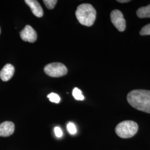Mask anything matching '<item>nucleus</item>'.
<instances>
[{
	"label": "nucleus",
	"instance_id": "a211bd4d",
	"mask_svg": "<svg viewBox=\"0 0 150 150\" xmlns=\"http://www.w3.org/2000/svg\"><path fill=\"white\" fill-rule=\"evenodd\" d=\"M0 33H1V28H0Z\"/></svg>",
	"mask_w": 150,
	"mask_h": 150
},
{
	"label": "nucleus",
	"instance_id": "f03ea898",
	"mask_svg": "<svg viewBox=\"0 0 150 150\" xmlns=\"http://www.w3.org/2000/svg\"><path fill=\"white\" fill-rule=\"evenodd\" d=\"M76 16L81 25L90 27L96 20V11L90 4H83L77 7Z\"/></svg>",
	"mask_w": 150,
	"mask_h": 150
},
{
	"label": "nucleus",
	"instance_id": "9d476101",
	"mask_svg": "<svg viewBox=\"0 0 150 150\" xmlns=\"http://www.w3.org/2000/svg\"><path fill=\"white\" fill-rule=\"evenodd\" d=\"M137 16L141 18H150V4L145 7H140L136 12Z\"/></svg>",
	"mask_w": 150,
	"mask_h": 150
},
{
	"label": "nucleus",
	"instance_id": "4468645a",
	"mask_svg": "<svg viewBox=\"0 0 150 150\" xmlns=\"http://www.w3.org/2000/svg\"><path fill=\"white\" fill-rule=\"evenodd\" d=\"M139 34L142 36L150 35V23L142 27L139 32Z\"/></svg>",
	"mask_w": 150,
	"mask_h": 150
},
{
	"label": "nucleus",
	"instance_id": "7ed1b4c3",
	"mask_svg": "<svg viewBox=\"0 0 150 150\" xmlns=\"http://www.w3.org/2000/svg\"><path fill=\"white\" fill-rule=\"evenodd\" d=\"M139 126L133 121H124L118 123L115 131L119 137L123 139L130 138L134 136L138 131Z\"/></svg>",
	"mask_w": 150,
	"mask_h": 150
},
{
	"label": "nucleus",
	"instance_id": "423d86ee",
	"mask_svg": "<svg viewBox=\"0 0 150 150\" xmlns=\"http://www.w3.org/2000/svg\"><path fill=\"white\" fill-rule=\"evenodd\" d=\"M20 37L24 41L33 43L36 41L38 35L36 31L31 26L26 25L20 32Z\"/></svg>",
	"mask_w": 150,
	"mask_h": 150
},
{
	"label": "nucleus",
	"instance_id": "6e6552de",
	"mask_svg": "<svg viewBox=\"0 0 150 150\" xmlns=\"http://www.w3.org/2000/svg\"><path fill=\"white\" fill-rule=\"evenodd\" d=\"M15 73V67L11 64H6L0 72V78L4 82L10 80Z\"/></svg>",
	"mask_w": 150,
	"mask_h": 150
},
{
	"label": "nucleus",
	"instance_id": "f3484780",
	"mask_svg": "<svg viewBox=\"0 0 150 150\" xmlns=\"http://www.w3.org/2000/svg\"><path fill=\"white\" fill-rule=\"evenodd\" d=\"M118 2H120V3H127V2H129L130 1H129V0H118V1H117Z\"/></svg>",
	"mask_w": 150,
	"mask_h": 150
},
{
	"label": "nucleus",
	"instance_id": "0eeeda50",
	"mask_svg": "<svg viewBox=\"0 0 150 150\" xmlns=\"http://www.w3.org/2000/svg\"><path fill=\"white\" fill-rule=\"evenodd\" d=\"M15 125L10 121H5L0 124V136L8 137L13 134Z\"/></svg>",
	"mask_w": 150,
	"mask_h": 150
},
{
	"label": "nucleus",
	"instance_id": "1a4fd4ad",
	"mask_svg": "<svg viewBox=\"0 0 150 150\" xmlns=\"http://www.w3.org/2000/svg\"><path fill=\"white\" fill-rule=\"evenodd\" d=\"M25 2L30 7L33 14L35 16L38 17H42L43 10L38 1L36 0H25Z\"/></svg>",
	"mask_w": 150,
	"mask_h": 150
},
{
	"label": "nucleus",
	"instance_id": "9b49d317",
	"mask_svg": "<svg viewBox=\"0 0 150 150\" xmlns=\"http://www.w3.org/2000/svg\"><path fill=\"white\" fill-rule=\"evenodd\" d=\"M72 95L75 98V100H79V101H82L84 100L85 97L82 94V91L77 87H75V88L72 91Z\"/></svg>",
	"mask_w": 150,
	"mask_h": 150
},
{
	"label": "nucleus",
	"instance_id": "39448f33",
	"mask_svg": "<svg viewBox=\"0 0 150 150\" xmlns=\"http://www.w3.org/2000/svg\"><path fill=\"white\" fill-rule=\"evenodd\" d=\"M111 21L119 31L123 32L126 28V21L123 17L122 13L118 10H113L111 15Z\"/></svg>",
	"mask_w": 150,
	"mask_h": 150
},
{
	"label": "nucleus",
	"instance_id": "20e7f679",
	"mask_svg": "<svg viewBox=\"0 0 150 150\" xmlns=\"http://www.w3.org/2000/svg\"><path fill=\"white\" fill-rule=\"evenodd\" d=\"M44 71L46 75L52 77H59L67 74V69L64 64L59 62H54L47 64Z\"/></svg>",
	"mask_w": 150,
	"mask_h": 150
},
{
	"label": "nucleus",
	"instance_id": "dca6fc26",
	"mask_svg": "<svg viewBox=\"0 0 150 150\" xmlns=\"http://www.w3.org/2000/svg\"><path fill=\"white\" fill-rule=\"evenodd\" d=\"M54 134L57 137H61L62 136L63 133H62V129H60V127H56L54 129Z\"/></svg>",
	"mask_w": 150,
	"mask_h": 150
},
{
	"label": "nucleus",
	"instance_id": "f8f14e48",
	"mask_svg": "<svg viewBox=\"0 0 150 150\" xmlns=\"http://www.w3.org/2000/svg\"><path fill=\"white\" fill-rule=\"evenodd\" d=\"M47 97L51 102H54L56 103H58L60 102V97L57 94L55 93H51L50 94L48 95Z\"/></svg>",
	"mask_w": 150,
	"mask_h": 150
},
{
	"label": "nucleus",
	"instance_id": "ddd939ff",
	"mask_svg": "<svg viewBox=\"0 0 150 150\" xmlns=\"http://www.w3.org/2000/svg\"><path fill=\"white\" fill-rule=\"evenodd\" d=\"M44 4L48 9H53L57 2V0H44L43 1Z\"/></svg>",
	"mask_w": 150,
	"mask_h": 150
},
{
	"label": "nucleus",
	"instance_id": "2eb2a0df",
	"mask_svg": "<svg viewBox=\"0 0 150 150\" xmlns=\"http://www.w3.org/2000/svg\"><path fill=\"white\" fill-rule=\"evenodd\" d=\"M67 129L70 134H75L77 132V129L74 123L70 122L67 125Z\"/></svg>",
	"mask_w": 150,
	"mask_h": 150
},
{
	"label": "nucleus",
	"instance_id": "f257e3e1",
	"mask_svg": "<svg viewBox=\"0 0 150 150\" xmlns=\"http://www.w3.org/2000/svg\"><path fill=\"white\" fill-rule=\"evenodd\" d=\"M129 104L134 108L150 113V91L146 90H134L127 95Z\"/></svg>",
	"mask_w": 150,
	"mask_h": 150
}]
</instances>
